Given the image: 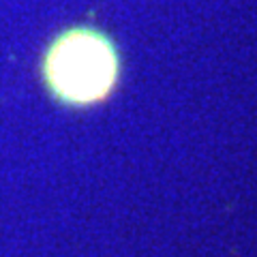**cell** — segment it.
<instances>
[{
    "instance_id": "obj_1",
    "label": "cell",
    "mask_w": 257,
    "mask_h": 257,
    "mask_svg": "<svg viewBox=\"0 0 257 257\" xmlns=\"http://www.w3.org/2000/svg\"><path fill=\"white\" fill-rule=\"evenodd\" d=\"M43 77L62 103H97L116 84L118 54L105 34L92 28H71L58 34L45 51Z\"/></svg>"
}]
</instances>
